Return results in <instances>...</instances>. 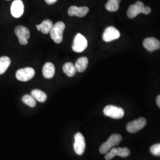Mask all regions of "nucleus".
Returning a JSON list of instances; mask_svg holds the SVG:
<instances>
[{
  "label": "nucleus",
  "instance_id": "nucleus-25",
  "mask_svg": "<svg viewBox=\"0 0 160 160\" xmlns=\"http://www.w3.org/2000/svg\"><path fill=\"white\" fill-rule=\"evenodd\" d=\"M45 1L47 4H48L49 5H52V4H55L58 0H45Z\"/></svg>",
  "mask_w": 160,
  "mask_h": 160
},
{
  "label": "nucleus",
  "instance_id": "nucleus-17",
  "mask_svg": "<svg viewBox=\"0 0 160 160\" xmlns=\"http://www.w3.org/2000/svg\"><path fill=\"white\" fill-rule=\"evenodd\" d=\"M88 63V59L86 57L80 58L75 64L77 71L82 72L86 70Z\"/></svg>",
  "mask_w": 160,
  "mask_h": 160
},
{
  "label": "nucleus",
  "instance_id": "nucleus-7",
  "mask_svg": "<svg viewBox=\"0 0 160 160\" xmlns=\"http://www.w3.org/2000/svg\"><path fill=\"white\" fill-rule=\"evenodd\" d=\"M35 75V71L31 67H27L24 68L18 69L16 72V77L17 80L26 82L32 79Z\"/></svg>",
  "mask_w": 160,
  "mask_h": 160
},
{
  "label": "nucleus",
  "instance_id": "nucleus-21",
  "mask_svg": "<svg viewBox=\"0 0 160 160\" xmlns=\"http://www.w3.org/2000/svg\"><path fill=\"white\" fill-rule=\"evenodd\" d=\"M121 0H108L105 7L110 12H116L119 8V4Z\"/></svg>",
  "mask_w": 160,
  "mask_h": 160
},
{
  "label": "nucleus",
  "instance_id": "nucleus-23",
  "mask_svg": "<svg viewBox=\"0 0 160 160\" xmlns=\"http://www.w3.org/2000/svg\"><path fill=\"white\" fill-rule=\"evenodd\" d=\"M150 152L155 156H160V143H157L150 147Z\"/></svg>",
  "mask_w": 160,
  "mask_h": 160
},
{
  "label": "nucleus",
  "instance_id": "nucleus-18",
  "mask_svg": "<svg viewBox=\"0 0 160 160\" xmlns=\"http://www.w3.org/2000/svg\"><path fill=\"white\" fill-rule=\"evenodd\" d=\"M63 71L67 76L72 77L76 74L77 69L72 62H67L63 65Z\"/></svg>",
  "mask_w": 160,
  "mask_h": 160
},
{
  "label": "nucleus",
  "instance_id": "nucleus-4",
  "mask_svg": "<svg viewBox=\"0 0 160 160\" xmlns=\"http://www.w3.org/2000/svg\"><path fill=\"white\" fill-rule=\"evenodd\" d=\"M131 154L129 149L124 147V148H112L109 152H108L104 157L106 160H110L114 158L115 156H119L120 157L125 158L128 157Z\"/></svg>",
  "mask_w": 160,
  "mask_h": 160
},
{
  "label": "nucleus",
  "instance_id": "nucleus-1",
  "mask_svg": "<svg viewBox=\"0 0 160 160\" xmlns=\"http://www.w3.org/2000/svg\"><path fill=\"white\" fill-rule=\"evenodd\" d=\"M122 139V137L118 133H114L110 136L108 141L103 144L101 145L99 151L102 154H106L108 152L114 147L115 146L118 145L120 143V141Z\"/></svg>",
  "mask_w": 160,
  "mask_h": 160
},
{
  "label": "nucleus",
  "instance_id": "nucleus-13",
  "mask_svg": "<svg viewBox=\"0 0 160 160\" xmlns=\"http://www.w3.org/2000/svg\"><path fill=\"white\" fill-rule=\"evenodd\" d=\"M144 48L149 52H154L160 48V42L154 38H148L143 40Z\"/></svg>",
  "mask_w": 160,
  "mask_h": 160
},
{
  "label": "nucleus",
  "instance_id": "nucleus-8",
  "mask_svg": "<svg viewBox=\"0 0 160 160\" xmlns=\"http://www.w3.org/2000/svg\"><path fill=\"white\" fill-rule=\"evenodd\" d=\"M74 148L76 154L78 155L83 154L86 149L85 138L80 132L77 133L74 136Z\"/></svg>",
  "mask_w": 160,
  "mask_h": 160
},
{
  "label": "nucleus",
  "instance_id": "nucleus-9",
  "mask_svg": "<svg viewBox=\"0 0 160 160\" xmlns=\"http://www.w3.org/2000/svg\"><path fill=\"white\" fill-rule=\"evenodd\" d=\"M15 33L18 39L19 43L22 45H26L28 43V40L30 38L29 29L23 26H18L15 28Z\"/></svg>",
  "mask_w": 160,
  "mask_h": 160
},
{
  "label": "nucleus",
  "instance_id": "nucleus-5",
  "mask_svg": "<svg viewBox=\"0 0 160 160\" xmlns=\"http://www.w3.org/2000/svg\"><path fill=\"white\" fill-rule=\"evenodd\" d=\"M88 46V42L86 38L80 33L75 36L72 45V50L75 52L80 53L84 51Z\"/></svg>",
  "mask_w": 160,
  "mask_h": 160
},
{
  "label": "nucleus",
  "instance_id": "nucleus-26",
  "mask_svg": "<svg viewBox=\"0 0 160 160\" xmlns=\"http://www.w3.org/2000/svg\"><path fill=\"white\" fill-rule=\"evenodd\" d=\"M157 105L158 106V107L160 108V95L157 97Z\"/></svg>",
  "mask_w": 160,
  "mask_h": 160
},
{
  "label": "nucleus",
  "instance_id": "nucleus-22",
  "mask_svg": "<svg viewBox=\"0 0 160 160\" xmlns=\"http://www.w3.org/2000/svg\"><path fill=\"white\" fill-rule=\"evenodd\" d=\"M22 101L23 103L31 108H34L36 105L35 98L32 95H24L22 97Z\"/></svg>",
  "mask_w": 160,
  "mask_h": 160
},
{
  "label": "nucleus",
  "instance_id": "nucleus-15",
  "mask_svg": "<svg viewBox=\"0 0 160 160\" xmlns=\"http://www.w3.org/2000/svg\"><path fill=\"white\" fill-rule=\"evenodd\" d=\"M42 72L44 77L47 79L53 78L55 73V68L54 65L51 62L45 63L43 67Z\"/></svg>",
  "mask_w": 160,
  "mask_h": 160
},
{
  "label": "nucleus",
  "instance_id": "nucleus-24",
  "mask_svg": "<svg viewBox=\"0 0 160 160\" xmlns=\"http://www.w3.org/2000/svg\"><path fill=\"white\" fill-rule=\"evenodd\" d=\"M151 12V9L150 7H145V9H144V12L143 14H148Z\"/></svg>",
  "mask_w": 160,
  "mask_h": 160
},
{
  "label": "nucleus",
  "instance_id": "nucleus-16",
  "mask_svg": "<svg viewBox=\"0 0 160 160\" xmlns=\"http://www.w3.org/2000/svg\"><path fill=\"white\" fill-rule=\"evenodd\" d=\"M53 26V24L51 20H45L40 24L36 25V27L39 31H41L43 34H48L50 33Z\"/></svg>",
  "mask_w": 160,
  "mask_h": 160
},
{
  "label": "nucleus",
  "instance_id": "nucleus-6",
  "mask_svg": "<svg viewBox=\"0 0 160 160\" xmlns=\"http://www.w3.org/2000/svg\"><path fill=\"white\" fill-rule=\"evenodd\" d=\"M147 124V120L144 118H139L137 119L129 122L126 125L127 131L134 133L141 130Z\"/></svg>",
  "mask_w": 160,
  "mask_h": 160
},
{
  "label": "nucleus",
  "instance_id": "nucleus-12",
  "mask_svg": "<svg viewBox=\"0 0 160 160\" xmlns=\"http://www.w3.org/2000/svg\"><path fill=\"white\" fill-rule=\"evenodd\" d=\"M24 4L21 0H15L11 6V13L15 18H20L24 12Z\"/></svg>",
  "mask_w": 160,
  "mask_h": 160
},
{
  "label": "nucleus",
  "instance_id": "nucleus-10",
  "mask_svg": "<svg viewBox=\"0 0 160 160\" xmlns=\"http://www.w3.org/2000/svg\"><path fill=\"white\" fill-rule=\"evenodd\" d=\"M120 36V32L118 29L113 26H110L105 29L102 38L104 42H110L113 40L118 39Z\"/></svg>",
  "mask_w": 160,
  "mask_h": 160
},
{
  "label": "nucleus",
  "instance_id": "nucleus-2",
  "mask_svg": "<svg viewBox=\"0 0 160 160\" xmlns=\"http://www.w3.org/2000/svg\"><path fill=\"white\" fill-rule=\"evenodd\" d=\"M65 29V24L62 22L55 23L50 32L52 39L56 43H60L63 40V33Z\"/></svg>",
  "mask_w": 160,
  "mask_h": 160
},
{
  "label": "nucleus",
  "instance_id": "nucleus-19",
  "mask_svg": "<svg viewBox=\"0 0 160 160\" xmlns=\"http://www.w3.org/2000/svg\"><path fill=\"white\" fill-rule=\"evenodd\" d=\"M10 64L11 60L10 58L6 56L0 58V75L6 72Z\"/></svg>",
  "mask_w": 160,
  "mask_h": 160
},
{
  "label": "nucleus",
  "instance_id": "nucleus-20",
  "mask_svg": "<svg viewBox=\"0 0 160 160\" xmlns=\"http://www.w3.org/2000/svg\"><path fill=\"white\" fill-rule=\"evenodd\" d=\"M31 95L34 98L40 103H44L47 99V95L46 93L40 90L36 89L31 92Z\"/></svg>",
  "mask_w": 160,
  "mask_h": 160
},
{
  "label": "nucleus",
  "instance_id": "nucleus-27",
  "mask_svg": "<svg viewBox=\"0 0 160 160\" xmlns=\"http://www.w3.org/2000/svg\"><path fill=\"white\" fill-rule=\"evenodd\" d=\"M7 1H10V0H7Z\"/></svg>",
  "mask_w": 160,
  "mask_h": 160
},
{
  "label": "nucleus",
  "instance_id": "nucleus-3",
  "mask_svg": "<svg viewBox=\"0 0 160 160\" xmlns=\"http://www.w3.org/2000/svg\"><path fill=\"white\" fill-rule=\"evenodd\" d=\"M103 113L106 116L116 119L122 118L125 114L123 109L113 105L106 106L103 110Z\"/></svg>",
  "mask_w": 160,
  "mask_h": 160
},
{
  "label": "nucleus",
  "instance_id": "nucleus-11",
  "mask_svg": "<svg viewBox=\"0 0 160 160\" xmlns=\"http://www.w3.org/2000/svg\"><path fill=\"white\" fill-rule=\"evenodd\" d=\"M145 6L142 2L137 1L135 4H132L129 7L127 12V15L129 18H133L137 17L140 13H143Z\"/></svg>",
  "mask_w": 160,
  "mask_h": 160
},
{
  "label": "nucleus",
  "instance_id": "nucleus-14",
  "mask_svg": "<svg viewBox=\"0 0 160 160\" xmlns=\"http://www.w3.org/2000/svg\"><path fill=\"white\" fill-rule=\"evenodd\" d=\"M89 12V8L87 7H78L77 6H72L69 8L68 13L69 16L77 17H83Z\"/></svg>",
  "mask_w": 160,
  "mask_h": 160
}]
</instances>
